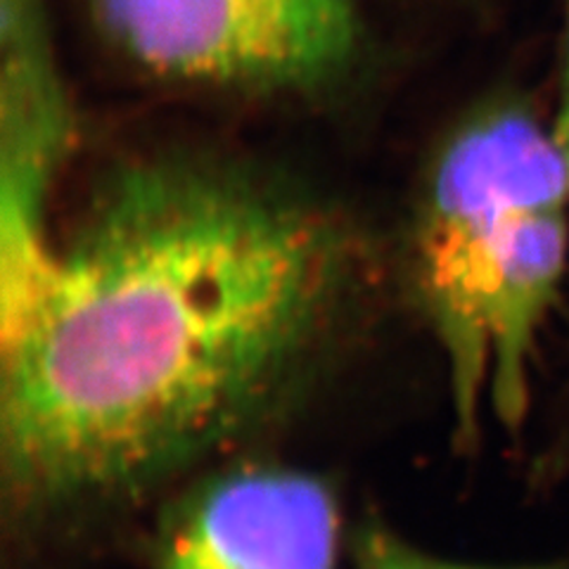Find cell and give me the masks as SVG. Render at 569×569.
I'll list each match as a JSON object with an SVG mask.
<instances>
[{
  "instance_id": "277c9868",
  "label": "cell",
  "mask_w": 569,
  "mask_h": 569,
  "mask_svg": "<svg viewBox=\"0 0 569 569\" xmlns=\"http://www.w3.org/2000/svg\"><path fill=\"white\" fill-rule=\"evenodd\" d=\"M340 510L318 477L240 468L183 498L162 531L157 569H335Z\"/></svg>"
},
{
  "instance_id": "5b68a950",
  "label": "cell",
  "mask_w": 569,
  "mask_h": 569,
  "mask_svg": "<svg viewBox=\"0 0 569 569\" xmlns=\"http://www.w3.org/2000/svg\"><path fill=\"white\" fill-rule=\"evenodd\" d=\"M356 569H567V567H493L443 560L399 539L380 525L366 527L356 539Z\"/></svg>"
},
{
  "instance_id": "8992f818",
  "label": "cell",
  "mask_w": 569,
  "mask_h": 569,
  "mask_svg": "<svg viewBox=\"0 0 569 569\" xmlns=\"http://www.w3.org/2000/svg\"><path fill=\"white\" fill-rule=\"evenodd\" d=\"M567 8V69H565V96H562V112L558 119V129L556 138L560 142V150L565 157V164L569 171V0H565Z\"/></svg>"
},
{
  "instance_id": "7a4b0ae2",
  "label": "cell",
  "mask_w": 569,
  "mask_h": 569,
  "mask_svg": "<svg viewBox=\"0 0 569 569\" xmlns=\"http://www.w3.org/2000/svg\"><path fill=\"white\" fill-rule=\"evenodd\" d=\"M569 249V171L556 131L518 102H496L441 150L416 230L425 309L447 356L462 435L485 399L525 418L537 335Z\"/></svg>"
},
{
  "instance_id": "6da1fadb",
  "label": "cell",
  "mask_w": 569,
  "mask_h": 569,
  "mask_svg": "<svg viewBox=\"0 0 569 569\" xmlns=\"http://www.w3.org/2000/svg\"><path fill=\"white\" fill-rule=\"evenodd\" d=\"M340 284L323 221L219 171H121L62 249L6 209L8 496L112 503L226 447L305 372Z\"/></svg>"
},
{
  "instance_id": "3957f363",
  "label": "cell",
  "mask_w": 569,
  "mask_h": 569,
  "mask_svg": "<svg viewBox=\"0 0 569 569\" xmlns=\"http://www.w3.org/2000/svg\"><path fill=\"white\" fill-rule=\"evenodd\" d=\"M102 31L157 77L290 86L340 69L356 46L349 0H93Z\"/></svg>"
}]
</instances>
